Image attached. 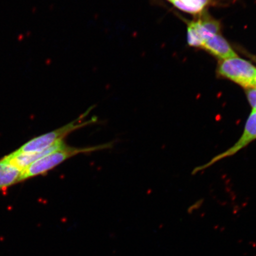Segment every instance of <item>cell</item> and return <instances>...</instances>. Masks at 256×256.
I'll list each match as a JSON object with an SVG mask.
<instances>
[{
  "label": "cell",
  "mask_w": 256,
  "mask_h": 256,
  "mask_svg": "<svg viewBox=\"0 0 256 256\" xmlns=\"http://www.w3.org/2000/svg\"><path fill=\"white\" fill-rule=\"evenodd\" d=\"M254 88L256 89V80H255V87Z\"/></svg>",
  "instance_id": "30bf717a"
},
{
  "label": "cell",
  "mask_w": 256,
  "mask_h": 256,
  "mask_svg": "<svg viewBox=\"0 0 256 256\" xmlns=\"http://www.w3.org/2000/svg\"><path fill=\"white\" fill-rule=\"evenodd\" d=\"M218 72L245 88L255 87L256 68L247 60L238 57L224 60L220 64Z\"/></svg>",
  "instance_id": "3957f363"
},
{
  "label": "cell",
  "mask_w": 256,
  "mask_h": 256,
  "mask_svg": "<svg viewBox=\"0 0 256 256\" xmlns=\"http://www.w3.org/2000/svg\"><path fill=\"white\" fill-rule=\"evenodd\" d=\"M210 0H175L176 8L192 14H199L209 3Z\"/></svg>",
  "instance_id": "ba28073f"
},
{
  "label": "cell",
  "mask_w": 256,
  "mask_h": 256,
  "mask_svg": "<svg viewBox=\"0 0 256 256\" xmlns=\"http://www.w3.org/2000/svg\"><path fill=\"white\" fill-rule=\"evenodd\" d=\"M65 143L64 140L54 144V146H50L44 151L36 153H18L15 152L10 154L9 155L6 156L2 159L6 162L9 163L14 167L17 168L22 172L25 168H26L28 166L30 165L37 160L40 159L42 156L48 154L60 148Z\"/></svg>",
  "instance_id": "5b68a950"
},
{
  "label": "cell",
  "mask_w": 256,
  "mask_h": 256,
  "mask_svg": "<svg viewBox=\"0 0 256 256\" xmlns=\"http://www.w3.org/2000/svg\"><path fill=\"white\" fill-rule=\"evenodd\" d=\"M168 1L174 2L175 1V0H168Z\"/></svg>",
  "instance_id": "8fae6325"
},
{
  "label": "cell",
  "mask_w": 256,
  "mask_h": 256,
  "mask_svg": "<svg viewBox=\"0 0 256 256\" xmlns=\"http://www.w3.org/2000/svg\"><path fill=\"white\" fill-rule=\"evenodd\" d=\"M112 146L111 143H108L86 148H76L68 146L65 144L60 148L37 160L28 166L22 172L19 182L26 180L28 178H34L38 176L46 174L48 172L56 168L66 160L80 154L99 151L110 148Z\"/></svg>",
  "instance_id": "6da1fadb"
},
{
  "label": "cell",
  "mask_w": 256,
  "mask_h": 256,
  "mask_svg": "<svg viewBox=\"0 0 256 256\" xmlns=\"http://www.w3.org/2000/svg\"><path fill=\"white\" fill-rule=\"evenodd\" d=\"M202 48L214 56L223 60L238 57L227 41L218 34L204 42Z\"/></svg>",
  "instance_id": "8992f818"
},
{
  "label": "cell",
  "mask_w": 256,
  "mask_h": 256,
  "mask_svg": "<svg viewBox=\"0 0 256 256\" xmlns=\"http://www.w3.org/2000/svg\"><path fill=\"white\" fill-rule=\"evenodd\" d=\"M22 171L4 160H0V191L19 183Z\"/></svg>",
  "instance_id": "52a82bcc"
},
{
  "label": "cell",
  "mask_w": 256,
  "mask_h": 256,
  "mask_svg": "<svg viewBox=\"0 0 256 256\" xmlns=\"http://www.w3.org/2000/svg\"><path fill=\"white\" fill-rule=\"evenodd\" d=\"M247 96L249 103L252 108V111H256V89L254 88H248Z\"/></svg>",
  "instance_id": "9c48e42d"
},
{
  "label": "cell",
  "mask_w": 256,
  "mask_h": 256,
  "mask_svg": "<svg viewBox=\"0 0 256 256\" xmlns=\"http://www.w3.org/2000/svg\"><path fill=\"white\" fill-rule=\"evenodd\" d=\"M256 140V111H252L246 122L244 130L240 138L234 145L226 151L214 156L210 162L195 168L193 174L202 171L203 170L210 167L216 162L224 158L235 155L240 150L244 149L250 144Z\"/></svg>",
  "instance_id": "277c9868"
},
{
  "label": "cell",
  "mask_w": 256,
  "mask_h": 256,
  "mask_svg": "<svg viewBox=\"0 0 256 256\" xmlns=\"http://www.w3.org/2000/svg\"><path fill=\"white\" fill-rule=\"evenodd\" d=\"M90 110L80 116L78 119L72 122L50 132L44 134L40 136L34 138L24 144L18 150L15 151L18 153H36L40 152L50 148L57 142L64 140V138L74 131L80 129L92 124H94L97 119L92 118L90 120L83 121Z\"/></svg>",
  "instance_id": "7a4b0ae2"
}]
</instances>
